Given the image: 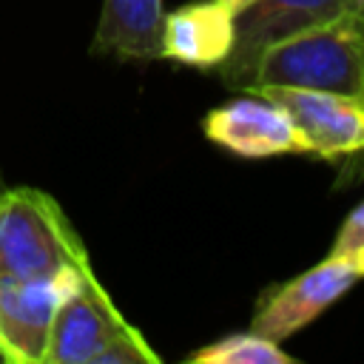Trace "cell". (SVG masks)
Segmentation results:
<instances>
[{"instance_id": "obj_1", "label": "cell", "mask_w": 364, "mask_h": 364, "mask_svg": "<svg viewBox=\"0 0 364 364\" xmlns=\"http://www.w3.org/2000/svg\"><path fill=\"white\" fill-rule=\"evenodd\" d=\"M287 85L364 102V11L353 9L262 51L250 88Z\"/></svg>"}, {"instance_id": "obj_2", "label": "cell", "mask_w": 364, "mask_h": 364, "mask_svg": "<svg viewBox=\"0 0 364 364\" xmlns=\"http://www.w3.org/2000/svg\"><path fill=\"white\" fill-rule=\"evenodd\" d=\"M88 264V253L74 225L54 196L31 185L0 193V273L57 276Z\"/></svg>"}, {"instance_id": "obj_3", "label": "cell", "mask_w": 364, "mask_h": 364, "mask_svg": "<svg viewBox=\"0 0 364 364\" xmlns=\"http://www.w3.org/2000/svg\"><path fill=\"white\" fill-rule=\"evenodd\" d=\"M353 9V0H253L233 14V46L219 68L228 82L247 88L264 48Z\"/></svg>"}, {"instance_id": "obj_4", "label": "cell", "mask_w": 364, "mask_h": 364, "mask_svg": "<svg viewBox=\"0 0 364 364\" xmlns=\"http://www.w3.org/2000/svg\"><path fill=\"white\" fill-rule=\"evenodd\" d=\"M91 264L57 276H3L0 273V361L46 364L54 313L74 279Z\"/></svg>"}, {"instance_id": "obj_5", "label": "cell", "mask_w": 364, "mask_h": 364, "mask_svg": "<svg viewBox=\"0 0 364 364\" xmlns=\"http://www.w3.org/2000/svg\"><path fill=\"white\" fill-rule=\"evenodd\" d=\"M128 330L131 324L114 307L94 270L85 267L60 299L46 364H97L100 355Z\"/></svg>"}, {"instance_id": "obj_6", "label": "cell", "mask_w": 364, "mask_h": 364, "mask_svg": "<svg viewBox=\"0 0 364 364\" xmlns=\"http://www.w3.org/2000/svg\"><path fill=\"white\" fill-rule=\"evenodd\" d=\"M273 100L290 122L299 128L307 142V154H318L321 159H336L344 154L364 151V102L330 91L310 88H287V85H264L250 88Z\"/></svg>"}, {"instance_id": "obj_7", "label": "cell", "mask_w": 364, "mask_h": 364, "mask_svg": "<svg viewBox=\"0 0 364 364\" xmlns=\"http://www.w3.org/2000/svg\"><path fill=\"white\" fill-rule=\"evenodd\" d=\"M361 273L355 270L353 259L327 256L321 264L304 270L301 276L290 279L279 290H273L262 307L256 310L250 330L270 341H284L304 324H310L318 313H324L336 299H341Z\"/></svg>"}, {"instance_id": "obj_8", "label": "cell", "mask_w": 364, "mask_h": 364, "mask_svg": "<svg viewBox=\"0 0 364 364\" xmlns=\"http://www.w3.org/2000/svg\"><path fill=\"white\" fill-rule=\"evenodd\" d=\"M205 136L239 156L262 159L276 154H307V142L290 117L267 97H239L213 108L202 122Z\"/></svg>"}, {"instance_id": "obj_9", "label": "cell", "mask_w": 364, "mask_h": 364, "mask_svg": "<svg viewBox=\"0 0 364 364\" xmlns=\"http://www.w3.org/2000/svg\"><path fill=\"white\" fill-rule=\"evenodd\" d=\"M233 46V11L216 0L191 3L162 17V57L219 68Z\"/></svg>"}, {"instance_id": "obj_10", "label": "cell", "mask_w": 364, "mask_h": 364, "mask_svg": "<svg viewBox=\"0 0 364 364\" xmlns=\"http://www.w3.org/2000/svg\"><path fill=\"white\" fill-rule=\"evenodd\" d=\"M162 0H102L91 51L122 60L162 57Z\"/></svg>"}, {"instance_id": "obj_11", "label": "cell", "mask_w": 364, "mask_h": 364, "mask_svg": "<svg viewBox=\"0 0 364 364\" xmlns=\"http://www.w3.org/2000/svg\"><path fill=\"white\" fill-rule=\"evenodd\" d=\"M193 364H296L293 355H287L276 341L250 333L219 338L191 355Z\"/></svg>"}, {"instance_id": "obj_12", "label": "cell", "mask_w": 364, "mask_h": 364, "mask_svg": "<svg viewBox=\"0 0 364 364\" xmlns=\"http://www.w3.org/2000/svg\"><path fill=\"white\" fill-rule=\"evenodd\" d=\"M358 250H364V202L344 219L333 247H330V256H341V259H353Z\"/></svg>"}, {"instance_id": "obj_13", "label": "cell", "mask_w": 364, "mask_h": 364, "mask_svg": "<svg viewBox=\"0 0 364 364\" xmlns=\"http://www.w3.org/2000/svg\"><path fill=\"white\" fill-rule=\"evenodd\" d=\"M216 3H222L228 11H233V14H236V11H242V9H245L247 3H253V0H216Z\"/></svg>"}, {"instance_id": "obj_14", "label": "cell", "mask_w": 364, "mask_h": 364, "mask_svg": "<svg viewBox=\"0 0 364 364\" xmlns=\"http://www.w3.org/2000/svg\"><path fill=\"white\" fill-rule=\"evenodd\" d=\"M353 264H355V270L364 276V250H358V253L353 256Z\"/></svg>"}, {"instance_id": "obj_15", "label": "cell", "mask_w": 364, "mask_h": 364, "mask_svg": "<svg viewBox=\"0 0 364 364\" xmlns=\"http://www.w3.org/2000/svg\"><path fill=\"white\" fill-rule=\"evenodd\" d=\"M353 3H355V6H358V9L364 11V0H353Z\"/></svg>"}, {"instance_id": "obj_16", "label": "cell", "mask_w": 364, "mask_h": 364, "mask_svg": "<svg viewBox=\"0 0 364 364\" xmlns=\"http://www.w3.org/2000/svg\"><path fill=\"white\" fill-rule=\"evenodd\" d=\"M3 188H6V185H3V176H0V193H3Z\"/></svg>"}]
</instances>
